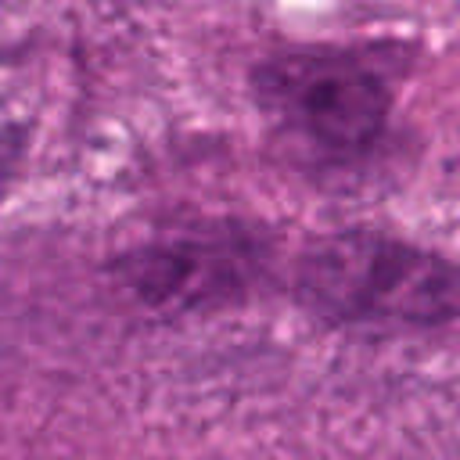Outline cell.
<instances>
[{
    "label": "cell",
    "mask_w": 460,
    "mask_h": 460,
    "mask_svg": "<svg viewBox=\"0 0 460 460\" xmlns=\"http://www.w3.org/2000/svg\"><path fill=\"white\" fill-rule=\"evenodd\" d=\"M298 295L338 323L438 327L460 320V262L385 234L345 230L302 252Z\"/></svg>",
    "instance_id": "cell-1"
},
{
    "label": "cell",
    "mask_w": 460,
    "mask_h": 460,
    "mask_svg": "<svg viewBox=\"0 0 460 460\" xmlns=\"http://www.w3.org/2000/svg\"><path fill=\"white\" fill-rule=\"evenodd\" d=\"M18 155H22V140H18V137H4V133H0V183H4V180H7V172L14 169Z\"/></svg>",
    "instance_id": "cell-4"
},
{
    "label": "cell",
    "mask_w": 460,
    "mask_h": 460,
    "mask_svg": "<svg viewBox=\"0 0 460 460\" xmlns=\"http://www.w3.org/2000/svg\"><path fill=\"white\" fill-rule=\"evenodd\" d=\"M115 270L140 302L165 309L223 298L237 280L234 255L208 241H151L126 252Z\"/></svg>",
    "instance_id": "cell-3"
},
{
    "label": "cell",
    "mask_w": 460,
    "mask_h": 460,
    "mask_svg": "<svg viewBox=\"0 0 460 460\" xmlns=\"http://www.w3.org/2000/svg\"><path fill=\"white\" fill-rule=\"evenodd\" d=\"M255 101L305 155L352 162L367 155L392 111L388 83L345 50H291L255 68Z\"/></svg>",
    "instance_id": "cell-2"
}]
</instances>
